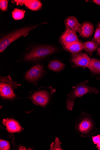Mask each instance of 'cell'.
I'll use <instances>...</instances> for the list:
<instances>
[{"instance_id": "19", "label": "cell", "mask_w": 100, "mask_h": 150, "mask_svg": "<svg viewBox=\"0 0 100 150\" xmlns=\"http://www.w3.org/2000/svg\"><path fill=\"white\" fill-rule=\"evenodd\" d=\"M92 40L99 44H100V22L97 25L94 36Z\"/></svg>"}, {"instance_id": "23", "label": "cell", "mask_w": 100, "mask_h": 150, "mask_svg": "<svg viewBox=\"0 0 100 150\" xmlns=\"http://www.w3.org/2000/svg\"><path fill=\"white\" fill-rule=\"evenodd\" d=\"M92 141L95 144H97L100 141V135H97L96 136H93L92 137Z\"/></svg>"}, {"instance_id": "17", "label": "cell", "mask_w": 100, "mask_h": 150, "mask_svg": "<svg viewBox=\"0 0 100 150\" xmlns=\"http://www.w3.org/2000/svg\"><path fill=\"white\" fill-rule=\"evenodd\" d=\"M88 68L94 74H100V61L96 59H91Z\"/></svg>"}, {"instance_id": "16", "label": "cell", "mask_w": 100, "mask_h": 150, "mask_svg": "<svg viewBox=\"0 0 100 150\" xmlns=\"http://www.w3.org/2000/svg\"><path fill=\"white\" fill-rule=\"evenodd\" d=\"M83 45L84 49L91 55L93 52L97 49L99 44L92 40L85 42Z\"/></svg>"}, {"instance_id": "4", "label": "cell", "mask_w": 100, "mask_h": 150, "mask_svg": "<svg viewBox=\"0 0 100 150\" xmlns=\"http://www.w3.org/2000/svg\"><path fill=\"white\" fill-rule=\"evenodd\" d=\"M15 81L12 80L10 76L1 77L0 78V95L3 99L13 100L15 99L16 95L14 90L20 86Z\"/></svg>"}, {"instance_id": "8", "label": "cell", "mask_w": 100, "mask_h": 150, "mask_svg": "<svg viewBox=\"0 0 100 150\" xmlns=\"http://www.w3.org/2000/svg\"><path fill=\"white\" fill-rule=\"evenodd\" d=\"M91 60L90 57L85 53L77 54L71 59V62L75 66L84 67H88Z\"/></svg>"}, {"instance_id": "1", "label": "cell", "mask_w": 100, "mask_h": 150, "mask_svg": "<svg viewBox=\"0 0 100 150\" xmlns=\"http://www.w3.org/2000/svg\"><path fill=\"white\" fill-rule=\"evenodd\" d=\"M75 130L80 137L87 138L97 131L95 121L91 115L82 112L75 123Z\"/></svg>"}, {"instance_id": "25", "label": "cell", "mask_w": 100, "mask_h": 150, "mask_svg": "<svg viewBox=\"0 0 100 150\" xmlns=\"http://www.w3.org/2000/svg\"><path fill=\"white\" fill-rule=\"evenodd\" d=\"M92 1L96 4L100 6V0H94Z\"/></svg>"}, {"instance_id": "7", "label": "cell", "mask_w": 100, "mask_h": 150, "mask_svg": "<svg viewBox=\"0 0 100 150\" xmlns=\"http://www.w3.org/2000/svg\"><path fill=\"white\" fill-rule=\"evenodd\" d=\"M43 73V67L40 64H37L26 72L25 77L28 81L35 83L41 77Z\"/></svg>"}, {"instance_id": "24", "label": "cell", "mask_w": 100, "mask_h": 150, "mask_svg": "<svg viewBox=\"0 0 100 150\" xmlns=\"http://www.w3.org/2000/svg\"><path fill=\"white\" fill-rule=\"evenodd\" d=\"M13 2H15L16 3L17 5H21L24 4V2L25 1V0H23V1H14Z\"/></svg>"}, {"instance_id": "3", "label": "cell", "mask_w": 100, "mask_h": 150, "mask_svg": "<svg viewBox=\"0 0 100 150\" xmlns=\"http://www.w3.org/2000/svg\"><path fill=\"white\" fill-rule=\"evenodd\" d=\"M55 91L52 87H40L37 90L30 92L28 98L35 105L44 107L49 103Z\"/></svg>"}, {"instance_id": "15", "label": "cell", "mask_w": 100, "mask_h": 150, "mask_svg": "<svg viewBox=\"0 0 100 150\" xmlns=\"http://www.w3.org/2000/svg\"><path fill=\"white\" fill-rule=\"evenodd\" d=\"M24 4L27 8L33 11H38L42 6L40 2L37 0H26Z\"/></svg>"}, {"instance_id": "5", "label": "cell", "mask_w": 100, "mask_h": 150, "mask_svg": "<svg viewBox=\"0 0 100 150\" xmlns=\"http://www.w3.org/2000/svg\"><path fill=\"white\" fill-rule=\"evenodd\" d=\"M39 25L21 28L2 38L0 41V52H3L14 41L21 37L27 36L31 31Z\"/></svg>"}, {"instance_id": "26", "label": "cell", "mask_w": 100, "mask_h": 150, "mask_svg": "<svg viewBox=\"0 0 100 150\" xmlns=\"http://www.w3.org/2000/svg\"><path fill=\"white\" fill-rule=\"evenodd\" d=\"M97 51L98 55L100 57V46L97 48Z\"/></svg>"}, {"instance_id": "22", "label": "cell", "mask_w": 100, "mask_h": 150, "mask_svg": "<svg viewBox=\"0 0 100 150\" xmlns=\"http://www.w3.org/2000/svg\"><path fill=\"white\" fill-rule=\"evenodd\" d=\"M8 1L6 0H1L0 1V8L2 10L6 11L7 10Z\"/></svg>"}, {"instance_id": "12", "label": "cell", "mask_w": 100, "mask_h": 150, "mask_svg": "<svg viewBox=\"0 0 100 150\" xmlns=\"http://www.w3.org/2000/svg\"><path fill=\"white\" fill-rule=\"evenodd\" d=\"M66 30L73 31L76 33L78 32L81 24L78 20L74 16H70L64 21Z\"/></svg>"}, {"instance_id": "10", "label": "cell", "mask_w": 100, "mask_h": 150, "mask_svg": "<svg viewBox=\"0 0 100 150\" xmlns=\"http://www.w3.org/2000/svg\"><path fill=\"white\" fill-rule=\"evenodd\" d=\"M78 41V36L76 33L68 30H66L62 34L60 38V42L64 46Z\"/></svg>"}, {"instance_id": "14", "label": "cell", "mask_w": 100, "mask_h": 150, "mask_svg": "<svg viewBox=\"0 0 100 150\" xmlns=\"http://www.w3.org/2000/svg\"><path fill=\"white\" fill-rule=\"evenodd\" d=\"M65 65L58 60H54L50 62L48 66V69L55 72H59L64 69Z\"/></svg>"}, {"instance_id": "21", "label": "cell", "mask_w": 100, "mask_h": 150, "mask_svg": "<svg viewBox=\"0 0 100 150\" xmlns=\"http://www.w3.org/2000/svg\"><path fill=\"white\" fill-rule=\"evenodd\" d=\"M10 148V145L8 142L1 139L0 140V149L1 150H9Z\"/></svg>"}, {"instance_id": "2", "label": "cell", "mask_w": 100, "mask_h": 150, "mask_svg": "<svg viewBox=\"0 0 100 150\" xmlns=\"http://www.w3.org/2000/svg\"><path fill=\"white\" fill-rule=\"evenodd\" d=\"M88 80L80 83L73 87L67 95L66 100V107L69 111H72L75 102L77 98L81 97L88 93L97 94L99 91L95 88L87 85Z\"/></svg>"}, {"instance_id": "18", "label": "cell", "mask_w": 100, "mask_h": 150, "mask_svg": "<svg viewBox=\"0 0 100 150\" xmlns=\"http://www.w3.org/2000/svg\"><path fill=\"white\" fill-rule=\"evenodd\" d=\"M25 11L18 8H15L12 12V17L14 19L20 20L24 17Z\"/></svg>"}, {"instance_id": "27", "label": "cell", "mask_w": 100, "mask_h": 150, "mask_svg": "<svg viewBox=\"0 0 100 150\" xmlns=\"http://www.w3.org/2000/svg\"><path fill=\"white\" fill-rule=\"evenodd\" d=\"M96 147L98 148L99 150H100V141L96 144Z\"/></svg>"}, {"instance_id": "13", "label": "cell", "mask_w": 100, "mask_h": 150, "mask_svg": "<svg viewBox=\"0 0 100 150\" xmlns=\"http://www.w3.org/2000/svg\"><path fill=\"white\" fill-rule=\"evenodd\" d=\"M64 47L65 50L73 54L74 55L84 49L83 43L79 40L70 43Z\"/></svg>"}, {"instance_id": "11", "label": "cell", "mask_w": 100, "mask_h": 150, "mask_svg": "<svg viewBox=\"0 0 100 150\" xmlns=\"http://www.w3.org/2000/svg\"><path fill=\"white\" fill-rule=\"evenodd\" d=\"M80 35L84 38H89L94 32L93 24L88 22H85L81 24L78 32Z\"/></svg>"}, {"instance_id": "20", "label": "cell", "mask_w": 100, "mask_h": 150, "mask_svg": "<svg viewBox=\"0 0 100 150\" xmlns=\"http://www.w3.org/2000/svg\"><path fill=\"white\" fill-rule=\"evenodd\" d=\"M60 142L59 138L56 137L54 142H53L51 144L50 150H63L61 148Z\"/></svg>"}, {"instance_id": "6", "label": "cell", "mask_w": 100, "mask_h": 150, "mask_svg": "<svg viewBox=\"0 0 100 150\" xmlns=\"http://www.w3.org/2000/svg\"><path fill=\"white\" fill-rule=\"evenodd\" d=\"M56 50L55 47L48 46L35 47L29 52L25 54L24 60L27 61L39 60L54 53Z\"/></svg>"}, {"instance_id": "9", "label": "cell", "mask_w": 100, "mask_h": 150, "mask_svg": "<svg viewBox=\"0 0 100 150\" xmlns=\"http://www.w3.org/2000/svg\"><path fill=\"white\" fill-rule=\"evenodd\" d=\"M2 122L6 127L7 131L10 133H20L24 130L19 122L15 119L7 118L4 119Z\"/></svg>"}]
</instances>
